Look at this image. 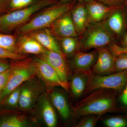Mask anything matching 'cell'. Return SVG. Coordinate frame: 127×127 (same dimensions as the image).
Instances as JSON below:
<instances>
[{
    "label": "cell",
    "mask_w": 127,
    "mask_h": 127,
    "mask_svg": "<svg viewBox=\"0 0 127 127\" xmlns=\"http://www.w3.org/2000/svg\"><path fill=\"white\" fill-rule=\"evenodd\" d=\"M76 0L65 3L59 2L47 6L37 12L16 30L18 34H26L35 30L48 28L58 18L70 11L76 4Z\"/></svg>",
    "instance_id": "2"
},
{
    "label": "cell",
    "mask_w": 127,
    "mask_h": 127,
    "mask_svg": "<svg viewBox=\"0 0 127 127\" xmlns=\"http://www.w3.org/2000/svg\"><path fill=\"white\" fill-rule=\"evenodd\" d=\"M70 13L73 22L79 37L91 24L85 2L78 1L71 10Z\"/></svg>",
    "instance_id": "14"
},
{
    "label": "cell",
    "mask_w": 127,
    "mask_h": 127,
    "mask_svg": "<svg viewBox=\"0 0 127 127\" xmlns=\"http://www.w3.org/2000/svg\"><path fill=\"white\" fill-rule=\"evenodd\" d=\"M36 72L48 84L53 86L61 87L68 91L69 86L60 79L56 71L49 64L40 58L33 60Z\"/></svg>",
    "instance_id": "8"
},
{
    "label": "cell",
    "mask_w": 127,
    "mask_h": 127,
    "mask_svg": "<svg viewBox=\"0 0 127 127\" xmlns=\"http://www.w3.org/2000/svg\"><path fill=\"white\" fill-rule=\"evenodd\" d=\"M40 0H6L5 13L28 7Z\"/></svg>",
    "instance_id": "23"
},
{
    "label": "cell",
    "mask_w": 127,
    "mask_h": 127,
    "mask_svg": "<svg viewBox=\"0 0 127 127\" xmlns=\"http://www.w3.org/2000/svg\"><path fill=\"white\" fill-rule=\"evenodd\" d=\"M127 70V53H122L116 56L115 62V71Z\"/></svg>",
    "instance_id": "28"
},
{
    "label": "cell",
    "mask_w": 127,
    "mask_h": 127,
    "mask_svg": "<svg viewBox=\"0 0 127 127\" xmlns=\"http://www.w3.org/2000/svg\"><path fill=\"white\" fill-rule=\"evenodd\" d=\"M61 46L64 56H73L79 50V38L74 37H56Z\"/></svg>",
    "instance_id": "19"
},
{
    "label": "cell",
    "mask_w": 127,
    "mask_h": 127,
    "mask_svg": "<svg viewBox=\"0 0 127 127\" xmlns=\"http://www.w3.org/2000/svg\"><path fill=\"white\" fill-rule=\"evenodd\" d=\"M40 55V58L45 61L55 69L62 81L69 86L68 70L64 56L58 53L47 50Z\"/></svg>",
    "instance_id": "11"
},
{
    "label": "cell",
    "mask_w": 127,
    "mask_h": 127,
    "mask_svg": "<svg viewBox=\"0 0 127 127\" xmlns=\"http://www.w3.org/2000/svg\"><path fill=\"white\" fill-rule=\"evenodd\" d=\"M37 92L35 88L31 85H26L21 88L18 104L20 107L24 109L31 108L35 100Z\"/></svg>",
    "instance_id": "17"
},
{
    "label": "cell",
    "mask_w": 127,
    "mask_h": 127,
    "mask_svg": "<svg viewBox=\"0 0 127 127\" xmlns=\"http://www.w3.org/2000/svg\"><path fill=\"white\" fill-rule=\"evenodd\" d=\"M20 35L17 37V53L22 55L32 54L40 55L46 50L29 34Z\"/></svg>",
    "instance_id": "16"
},
{
    "label": "cell",
    "mask_w": 127,
    "mask_h": 127,
    "mask_svg": "<svg viewBox=\"0 0 127 127\" xmlns=\"http://www.w3.org/2000/svg\"><path fill=\"white\" fill-rule=\"evenodd\" d=\"M121 100L123 104L127 106V84L121 96Z\"/></svg>",
    "instance_id": "34"
},
{
    "label": "cell",
    "mask_w": 127,
    "mask_h": 127,
    "mask_svg": "<svg viewBox=\"0 0 127 127\" xmlns=\"http://www.w3.org/2000/svg\"><path fill=\"white\" fill-rule=\"evenodd\" d=\"M53 104L64 119H67L70 116V110L65 97L59 92L55 91L50 94Z\"/></svg>",
    "instance_id": "18"
},
{
    "label": "cell",
    "mask_w": 127,
    "mask_h": 127,
    "mask_svg": "<svg viewBox=\"0 0 127 127\" xmlns=\"http://www.w3.org/2000/svg\"><path fill=\"white\" fill-rule=\"evenodd\" d=\"M124 5L115 10L103 21L105 27L115 41L120 40L127 31V22L124 9Z\"/></svg>",
    "instance_id": "7"
},
{
    "label": "cell",
    "mask_w": 127,
    "mask_h": 127,
    "mask_svg": "<svg viewBox=\"0 0 127 127\" xmlns=\"http://www.w3.org/2000/svg\"><path fill=\"white\" fill-rule=\"evenodd\" d=\"M59 2H63V3H65V2H68L73 1L74 0H58Z\"/></svg>",
    "instance_id": "38"
},
{
    "label": "cell",
    "mask_w": 127,
    "mask_h": 127,
    "mask_svg": "<svg viewBox=\"0 0 127 127\" xmlns=\"http://www.w3.org/2000/svg\"><path fill=\"white\" fill-rule=\"evenodd\" d=\"M3 59H0V73L9 69L11 65V63Z\"/></svg>",
    "instance_id": "33"
},
{
    "label": "cell",
    "mask_w": 127,
    "mask_h": 127,
    "mask_svg": "<svg viewBox=\"0 0 127 127\" xmlns=\"http://www.w3.org/2000/svg\"><path fill=\"white\" fill-rule=\"evenodd\" d=\"M80 122L75 126L76 127H94L96 125L100 116L88 115L84 116Z\"/></svg>",
    "instance_id": "26"
},
{
    "label": "cell",
    "mask_w": 127,
    "mask_h": 127,
    "mask_svg": "<svg viewBox=\"0 0 127 127\" xmlns=\"http://www.w3.org/2000/svg\"><path fill=\"white\" fill-rule=\"evenodd\" d=\"M76 0L78 1H80V2H89V1H90L92 0Z\"/></svg>",
    "instance_id": "39"
},
{
    "label": "cell",
    "mask_w": 127,
    "mask_h": 127,
    "mask_svg": "<svg viewBox=\"0 0 127 127\" xmlns=\"http://www.w3.org/2000/svg\"><path fill=\"white\" fill-rule=\"evenodd\" d=\"M103 123L108 127H125L127 126V120L119 117L107 119L104 120Z\"/></svg>",
    "instance_id": "27"
},
{
    "label": "cell",
    "mask_w": 127,
    "mask_h": 127,
    "mask_svg": "<svg viewBox=\"0 0 127 127\" xmlns=\"http://www.w3.org/2000/svg\"><path fill=\"white\" fill-rule=\"evenodd\" d=\"M96 50L97 58L92 69V72L96 75H103L115 71L116 56L111 50L105 47Z\"/></svg>",
    "instance_id": "9"
},
{
    "label": "cell",
    "mask_w": 127,
    "mask_h": 127,
    "mask_svg": "<svg viewBox=\"0 0 127 127\" xmlns=\"http://www.w3.org/2000/svg\"><path fill=\"white\" fill-rule=\"evenodd\" d=\"M59 2L58 0H41L28 7L1 15L0 32L6 33L16 30L44 8Z\"/></svg>",
    "instance_id": "3"
},
{
    "label": "cell",
    "mask_w": 127,
    "mask_h": 127,
    "mask_svg": "<svg viewBox=\"0 0 127 127\" xmlns=\"http://www.w3.org/2000/svg\"><path fill=\"white\" fill-rule=\"evenodd\" d=\"M104 4L111 6H118L125 4L127 0H96Z\"/></svg>",
    "instance_id": "32"
},
{
    "label": "cell",
    "mask_w": 127,
    "mask_h": 127,
    "mask_svg": "<svg viewBox=\"0 0 127 127\" xmlns=\"http://www.w3.org/2000/svg\"><path fill=\"white\" fill-rule=\"evenodd\" d=\"M41 103V113L42 118L48 127H54L56 125L57 119L55 110L48 99L43 98Z\"/></svg>",
    "instance_id": "20"
},
{
    "label": "cell",
    "mask_w": 127,
    "mask_h": 127,
    "mask_svg": "<svg viewBox=\"0 0 127 127\" xmlns=\"http://www.w3.org/2000/svg\"><path fill=\"white\" fill-rule=\"evenodd\" d=\"M25 55L9 51L0 47V59H10L18 60L26 58Z\"/></svg>",
    "instance_id": "29"
},
{
    "label": "cell",
    "mask_w": 127,
    "mask_h": 127,
    "mask_svg": "<svg viewBox=\"0 0 127 127\" xmlns=\"http://www.w3.org/2000/svg\"><path fill=\"white\" fill-rule=\"evenodd\" d=\"M11 68V73L7 84L0 93V100L30 79L36 72L34 62L30 58H26L12 62Z\"/></svg>",
    "instance_id": "4"
},
{
    "label": "cell",
    "mask_w": 127,
    "mask_h": 127,
    "mask_svg": "<svg viewBox=\"0 0 127 127\" xmlns=\"http://www.w3.org/2000/svg\"><path fill=\"white\" fill-rule=\"evenodd\" d=\"M50 27L52 33L56 37H79L73 22L70 11L58 18Z\"/></svg>",
    "instance_id": "12"
},
{
    "label": "cell",
    "mask_w": 127,
    "mask_h": 127,
    "mask_svg": "<svg viewBox=\"0 0 127 127\" xmlns=\"http://www.w3.org/2000/svg\"><path fill=\"white\" fill-rule=\"evenodd\" d=\"M89 76L83 73H77L72 77L71 82V90L76 96H80L85 92Z\"/></svg>",
    "instance_id": "21"
},
{
    "label": "cell",
    "mask_w": 127,
    "mask_h": 127,
    "mask_svg": "<svg viewBox=\"0 0 127 127\" xmlns=\"http://www.w3.org/2000/svg\"><path fill=\"white\" fill-rule=\"evenodd\" d=\"M27 34L35 39L46 50L58 53L64 56L56 38L54 37L48 28L35 30Z\"/></svg>",
    "instance_id": "15"
},
{
    "label": "cell",
    "mask_w": 127,
    "mask_h": 127,
    "mask_svg": "<svg viewBox=\"0 0 127 127\" xmlns=\"http://www.w3.org/2000/svg\"><path fill=\"white\" fill-rule=\"evenodd\" d=\"M127 84V70L110 75L88 76L86 92H92L99 89L121 90Z\"/></svg>",
    "instance_id": "6"
},
{
    "label": "cell",
    "mask_w": 127,
    "mask_h": 127,
    "mask_svg": "<svg viewBox=\"0 0 127 127\" xmlns=\"http://www.w3.org/2000/svg\"><path fill=\"white\" fill-rule=\"evenodd\" d=\"M97 56V50L90 52H83L78 50L73 55L72 65L77 73L91 75L92 69L96 60Z\"/></svg>",
    "instance_id": "10"
},
{
    "label": "cell",
    "mask_w": 127,
    "mask_h": 127,
    "mask_svg": "<svg viewBox=\"0 0 127 127\" xmlns=\"http://www.w3.org/2000/svg\"><path fill=\"white\" fill-rule=\"evenodd\" d=\"M109 47V50L116 56L122 53H127V47L119 45L115 42L110 44Z\"/></svg>",
    "instance_id": "31"
},
{
    "label": "cell",
    "mask_w": 127,
    "mask_h": 127,
    "mask_svg": "<svg viewBox=\"0 0 127 127\" xmlns=\"http://www.w3.org/2000/svg\"><path fill=\"white\" fill-rule=\"evenodd\" d=\"M85 3L90 24L103 21L113 12L121 6H109L96 0H92Z\"/></svg>",
    "instance_id": "13"
},
{
    "label": "cell",
    "mask_w": 127,
    "mask_h": 127,
    "mask_svg": "<svg viewBox=\"0 0 127 127\" xmlns=\"http://www.w3.org/2000/svg\"><path fill=\"white\" fill-rule=\"evenodd\" d=\"M27 123L26 119L21 116H11L0 120V127H23Z\"/></svg>",
    "instance_id": "24"
},
{
    "label": "cell",
    "mask_w": 127,
    "mask_h": 127,
    "mask_svg": "<svg viewBox=\"0 0 127 127\" xmlns=\"http://www.w3.org/2000/svg\"><path fill=\"white\" fill-rule=\"evenodd\" d=\"M21 87H19L10 93L6 97L4 104L7 106L15 107L19 104Z\"/></svg>",
    "instance_id": "25"
},
{
    "label": "cell",
    "mask_w": 127,
    "mask_h": 127,
    "mask_svg": "<svg viewBox=\"0 0 127 127\" xmlns=\"http://www.w3.org/2000/svg\"><path fill=\"white\" fill-rule=\"evenodd\" d=\"M17 37L16 35L0 32V47L11 52L17 53Z\"/></svg>",
    "instance_id": "22"
},
{
    "label": "cell",
    "mask_w": 127,
    "mask_h": 127,
    "mask_svg": "<svg viewBox=\"0 0 127 127\" xmlns=\"http://www.w3.org/2000/svg\"><path fill=\"white\" fill-rule=\"evenodd\" d=\"M79 38V50L83 51L104 47L115 41L103 21L91 23Z\"/></svg>",
    "instance_id": "5"
},
{
    "label": "cell",
    "mask_w": 127,
    "mask_h": 127,
    "mask_svg": "<svg viewBox=\"0 0 127 127\" xmlns=\"http://www.w3.org/2000/svg\"><path fill=\"white\" fill-rule=\"evenodd\" d=\"M6 0H0V15L5 13Z\"/></svg>",
    "instance_id": "36"
},
{
    "label": "cell",
    "mask_w": 127,
    "mask_h": 127,
    "mask_svg": "<svg viewBox=\"0 0 127 127\" xmlns=\"http://www.w3.org/2000/svg\"><path fill=\"white\" fill-rule=\"evenodd\" d=\"M82 100L73 109L75 116L100 115L116 110V100L112 90L99 89Z\"/></svg>",
    "instance_id": "1"
},
{
    "label": "cell",
    "mask_w": 127,
    "mask_h": 127,
    "mask_svg": "<svg viewBox=\"0 0 127 127\" xmlns=\"http://www.w3.org/2000/svg\"><path fill=\"white\" fill-rule=\"evenodd\" d=\"M120 46L127 47V31L120 39Z\"/></svg>",
    "instance_id": "35"
},
{
    "label": "cell",
    "mask_w": 127,
    "mask_h": 127,
    "mask_svg": "<svg viewBox=\"0 0 127 127\" xmlns=\"http://www.w3.org/2000/svg\"><path fill=\"white\" fill-rule=\"evenodd\" d=\"M124 12H125L127 22V2L124 5Z\"/></svg>",
    "instance_id": "37"
},
{
    "label": "cell",
    "mask_w": 127,
    "mask_h": 127,
    "mask_svg": "<svg viewBox=\"0 0 127 127\" xmlns=\"http://www.w3.org/2000/svg\"><path fill=\"white\" fill-rule=\"evenodd\" d=\"M11 72L10 67L4 72L0 73V93L6 86Z\"/></svg>",
    "instance_id": "30"
}]
</instances>
